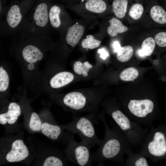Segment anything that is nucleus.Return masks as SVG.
I'll list each match as a JSON object with an SVG mask.
<instances>
[{"instance_id":"nucleus-8","label":"nucleus","mask_w":166,"mask_h":166,"mask_svg":"<svg viewBox=\"0 0 166 166\" xmlns=\"http://www.w3.org/2000/svg\"><path fill=\"white\" fill-rule=\"evenodd\" d=\"M63 102L65 105L75 111L85 109L87 103L86 97L81 93L77 92L66 94L63 98Z\"/></svg>"},{"instance_id":"nucleus-6","label":"nucleus","mask_w":166,"mask_h":166,"mask_svg":"<svg viewBox=\"0 0 166 166\" xmlns=\"http://www.w3.org/2000/svg\"><path fill=\"white\" fill-rule=\"evenodd\" d=\"M30 0H24L12 4L8 9L6 16V22L9 27L16 28L23 18V9L28 6Z\"/></svg>"},{"instance_id":"nucleus-28","label":"nucleus","mask_w":166,"mask_h":166,"mask_svg":"<svg viewBox=\"0 0 166 166\" xmlns=\"http://www.w3.org/2000/svg\"><path fill=\"white\" fill-rule=\"evenodd\" d=\"M9 77L6 72L2 66L0 67V91L6 90L9 85Z\"/></svg>"},{"instance_id":"nucleus-20","label":"nucleus","mask_w":166,"mask_h":166,"mask_svg":"<svg viewBox=\"0 0 166 166\" xmlns=\"http://www.w3.org/2000/svg\"><path fill=\"white\" fill-rule=\"evenodd\" d=\"M150 14L152 19L156 22L162 24L166 23V12L160 6H153L151 9Z\"/></svg>"},{"instance_id":"nucleus-26","label":"nucleus","mask_w":166,"mask_h":166,"mask_svg":"<svg viewBox=\"0 0 166 166\" xmlns=\"http://www.w3.org/2000/svg\"><path fill=\"white\" fill-rule=\"evenodd\" d=\"M42 124L41 121L35 113H33L31 116L29 127L33 131H38L41 129Z\"/></svg>"},{"instance_id":"nucleus-11","label":"nucleus","mask_w":166,"mask_h":166,"mask_svg":"<svg viewBox=\"0 0 166 166\" xmlns=\"http://www.w3.org/2000/svg\"><path fill=\"white\" fill-rule=\"evenodd\" d=\"M84 30L83 26L79 24H74L70 27L67 30L65 37L67 44L74 47L80 41Z\"/></svg>"},{"instance_id":"nucleus-1","label":"nucleus","mask_w":166,"mask_h":166,"mask_svg":"<svg viewBox=\"0 0 166 166\" xmlns=\"http://www.w3.org/2000/svg\"><path fill=\"white\" fill-rule=\"evenodd\" d=\"M98 118L104 124L105 134L98 149L92 153L93 163L109 160L123 165L124 155L132 150V145L113 120L111 122L113 127L111 128L104 113L98 116Z\"/></svg>"},{"instance_id":"nucleus-21","label":"nucleus","mask_w":166,"mask_h":166,"mask_svg":"<svg viewBox=\"0 0 166 166\" xmlns=\"http://www.w3.org/2000/svg\"><path fill=\"white\" fill-rule=\"evenodd\" d=\"M128 0H114L112 3L113 11L118 18H123L127 11Z\"/></svg>"},{"instance_id":"nucleus-32","label":"nucleus","mask_w":166,"mask_h":166,"mask_svg":"<svg viewBox=\"0 0 166 166\" xmlns=\"http://www.w3.org/2000/svg\"><path fill=\"white\" fill-rule=\"evenodd\" d=\"M113 51L115 53H117L121 48V45L118 41L113 42L112 44Z\"/></svg>"},{"instance_id":"nucleus-24","label":"nucleus","mask_w":166,"mask_h":166,"mask_svg":"<svg viewBox=\"0 0 166 166\" xmlns=\"http://www.w3.org/2000/svg\"><path fill=\"white\" fill-rule=\"evenodd\" d=\"M92 67V65L87 61L83 63L80 61H77L73 65V70L78 74H82L83 76L86 77L88 75L89 69Z\"/></svg>"},{"instance_id":"nucleus-9","label":"nucleus","mask_w":166,"mask_h":166,"mask_svg":"<svg viewBox=\"0 0 166 166\" xmlns=\"http://www.w3.org/2000/svg\"><path fill=\"white\" fill-rule=\"evenodd\" d=\"M29 154L28 150L23 141L17 140L13 142L12 149L7 154L6 159L10 162H19L25 159Z\"/></svg>"},{"instance_id":"nucleus-14","label":"nucleus","mask_w":166,"mask_h":166,"mask_svg":"<svg viewBox=\"0 0 166 166\" xmlns=\"http://www.w3.org/2000/svg\"><path fill=\"white\" fill-rule=\"evenodd\" d=\"M127 157L125 162L126 166H148L149 165L147 158L132 150L127 154Z\"/></svg>"},{"instance_id":"nucleus-23","label":"nucleus","mask_w":166,"mask_h":166,"mask_svg":"<svg viewBox=\"0 0 166 166\" xmlns=\"http://www.w3.org/2000/svg\"><path fill=\"white\" fill-rule=\"evenodd\" d=\"M139 71L134 67L128 68L123 70L120 73V78L124 81H132L138 76Z\"/></svg>"},{"instance_id":"nucleus-29","label":"nucleus","mask_w":166,"mask_h":166,"mask_svg":"<svg viewBox=\"0 0 166 166\" xmlns=\"http://www.w3.org/2000/svg\"><path fill=\"white\" fill-rule=\"evenodd\" d=\"M64 163L59 157L51 156L47 157L43 164V166H62Z\"/></svg>"},{"instance_id":"nucleus-33","label":"nucleus","mask_w":166,"mask_h":166,"mask_svg":"<svg viewBox=\"0 0 166 166\" xmlns=\"http://www.w3.org/2000/svg\"><path fill=\"white\" fill-rule=\"evenodd\" d=\"M34 67V65L33 63H30L28 65V68L30 70L33 69Z\"/></svg>"},{"instance_id":"nucleus-10","label":"nucleus","mask_w":166,"mask_h":166,"mask_svg":"<svg viewBox=\"0 0 166 166\" xmlns=\"http://www.w3.org/2000/svg\"><path fill=\"white\" fill-rule=\"evenodd\" d=\"M21 113L19 105L15 102H11L9 105L8 111L0 115V123L4 124L7 122L10 124L14 123Z\"/></svg>"},{"instance_id":"nucleus-12","label":"nucleus","mask_w":166,"mask_h":166,"mask_svg":"<svg viewBox=\"0 0 166 166\" xmlns=\"http://www.w3.org/2000/svg\"><path fill=\"white\" fill-rule=\"evenodd\" d=\"M22 54L24 59L30 63H34L41 60L43 57V53L35 46L29 44L23 49Z\"/></svg>"},{"instance_id":"nucleus-7","label":"nucleus","mask_w":166,"mask_h":166,"mask_svg":"<svg viewBox=\"0 0 166 166\" xmlns=\"http://www.w3.org/2000/svg\"><path fill=\"white\" fill-rule=\"evenodd\" d=\"M49 5L48 0H39L38 2L31 17L33 24L36 28L42 29L48 25Z\"/></svg>"},{"instance_id":"nucleus-13","label":"nucleus","mask_w":166,"mask_h":166,"mask_svg":"<svg viewBox=\"0 0 166 166\" xmlns=\"http://www.w3.org/2000/svg\"><path fill=\"white\" fill-rule=\"evenodd\" d=\"M74 76L69 72H62L57 73L51 79L50 84L54 88H58L67 85L73 81Z\"/></svg>"},{"instance_id":"nucleus-5","label":"nucleus","mask_w":166,"mask_h":166,"mask_svg":"<svg viewBox=\"0 0 166 166\" xmlns=\"http://www.w3.org/2000/svg\"><path fill=\"white\" fill-rule=\"evenodd\" d=\"M91 148L81 141L77 142L73 139L70 140L67 150V155L73 163L80 166H90L93 163Z\"/></svg>"},{"instance_id":"nucleus-30","label":"nucleus","mask_w":166,"mask_h":166,"mask_svg":"<svg viewBox=\"0 0 166 166\" xmlns=\"http://www.w3.org/2000/svg\"><path fill=\"white\" fill-rule=\"evenodd\" d=\"M156 44L161 47H166V32H162L156 34L154 37Z\"/></svg>"},{"instance_id":"nucleus-31","label":"nucleus","mask_w":166,"mask_h":166,"mask_svg":"<svg viewBox=\"0 0 166 166\" xmlns=\"http://www.w3.org/2000/svg\"><path fill=\"white\" fill-rule=\"evenodd\" d=\"M97 52L100 54V57L104 60H105L109 56L108 52L104 48L99 49Z\"/></svg>"},{"instance_id":"nucleus-3","label":"nucleus","mask_w":166,"mask_h":166,"mask_svg":"<svg viewBox=\"0 0 166 166\" xmlns=\"http://www.w3.org/2000/svg\"><path fill=\"white\" fill-rule=\"evenodd\" d=\"M107 113L126 136L133 146H139L146 133L147 129H144L120 109L107 110Z\"/></svg>"},{"instance_id":"nucleus-18","label":"nucleus","mask_w":166,"mask_h":166,"mask_svg":"<svg viewBox=\"0 0 166 166\" xmlns=\"http://www.w3.org/2000/svg\"><path fill=\"white\" fill-rule=\"evenodd\" d=\"M61 8L58 5H49V19L51 26L55 28H58L61 25L60 14Z\"/></svg>"},{"instance_id":"nucleus-27","label":"nucleus","mask_w":166,"mask_h":166,"mask_svg":"<svg viewBox=\"0 0 166 166\" xmlns=\"http://www.w3.org/2000/svg\"><path fill=\"white\" fill-rule=\"evenodd\" d=\"M143 11V6L140 4L136 3L132 6L129 10V14L133 19L137 20L141 17Z\"/></svg>"},{"instance_id":"nucleus-16","label":"nucleus","mask_w":166,"mask_h":166,"mask_svg":"<svg viewBox=\"0 0 166 166\" xmlns=\"http://www.w3.org/2000/svg\"><path fill=\"white\" fill-rule=\"evenodd\" d=\"M109 26L107 28L108 34L112 37L117 36L118 34H121L127 31L128 28L124 25L118 19L113 18L109 20Z\"/></svg>"},{"instance_id":"nucleus-22","label":"nucleus","mask_w":166,"mask_h":166,"mask_svg":"<svg viewBox=\"0 0 166 166\" xmlns=\"http://www.w3.org/2000/svg\"><path fill=\"white\" fill-rule=\"evenodd\" d=\"M133 52V48L131 46L127 45L121 47L117 52V59L122 62L127 61L132 57Z\"/></svg>"},{"instance_id":"nucleus-17","label":"nucleus","mask_w":166,"mask_h":166,"mask_svg":"<svg viewBox=\"0 0 166 166\" xmlns=\"http://www.w3.org/2000/svg\"><path fill=\"white\" fill-rule=\"evenodd\" d=\"M156 43L152 38L148 37L145 39L142 44L141 49L137 51L138 55L141 57L150 56L154 49Z\"/></svg>"},{"instance_id":"nucleus-19","label":"nucleus","mask_w":166,"mask_h":166,"mask_svg":"<svg viewBox=\"0 0 166 166\" xmlns=\"http://www.w3.org/2000/svg\"><path fill=\"white\" fill-rule=\"evenodd\" d=\"M86 1L84 4L85 7L90 12L97 13H102L106 9V4L103 0Z\"/></svg>"},{"instance_id":"nucleus-34","label":"nucleus","mask_w":166,"mask_h":166,"mask_svg":"<svg viewBox=\"0 0 166 166\" xmlns=\"http://www.w3.org/2000/svg\"><path fill=\"white\" fill-rule=\"evenodd\" d=\"M85 1H91V0H85Z\"/></svg>"},{"instance_id":"nucleus-4","label":"nucleus","mask_w":166,"mask_h":166,"mask_svg":"<svg viewBox=\"0 0 166 166\" xmlns=\"http://www.w3.org/2000/svg\"><path fill=\"white\" fill-rule=\"evenodd\" d=\"M67 127L70 131L80 136L81 141L91 148L95 145H100L102 140L97 137L94 125L97 124L99 119L93 115L75 116Z\"/></svg>"},{"instance_id":"nucleus-25","label":"nucleus","mask_w":166,"mask_h":166,"mask_svg":"<svg viewBox=\"0 0 166 166\" xmlns=\"http://www.w3.org/2000/svg\"><path fill=\"white\" fill-rule=\"evenodd\" d=\"M86 38L81 42V46L84 48L94 49L98 47L101 43V41L96 39L91 35H87Z\"/></svg>"},{"instance_id":"nucleus-2","label":"nucleus","mask_w":166,"mask_h":166,"mask_svg":"<svg viewBox=\"0 0 166 166\" xmlns=\"http://www.w3.org/2000/svg\"><path fill=\"white\" fill-rule=\"evenodd\" d=\"M160 128L150 126L139 145L138 153L155 162L166 156V134Z\"/></svg>"},{"instance_id":"nucleus-15","label":"nucleus","mask_w":166,"mask_h":166,"mask_svg":"<svg viewBox=\"0 0 166 166\" xmlns=\"http://www.w3.org/2000/svg\"><path fill=\"white\" fill-rule=\"evenodd\" d=\"M41 130L44 135L55 140L58 139L62 133L61 128L59 126L46 123L42 124Z\"/></svg>"}]
</instances>
